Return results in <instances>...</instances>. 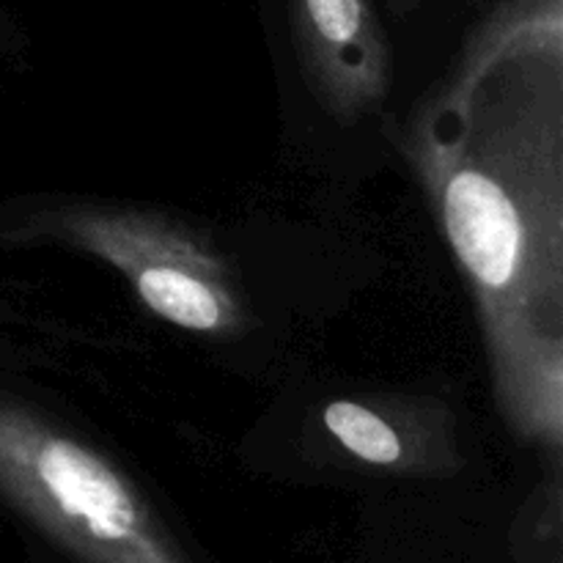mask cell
<instances>
[{
    "mask_svg": "<svg viewBox=\"0 0 563 563\" xmlns=\"http://www.w3.org/2000/svg\"><path fill=\"white\" fill-rule=\"evenodd\" d=\"M476 300L495 399L528 443L563 432V0H504L407 137Z\"/></svg>",
    "mask_w": 563,
    "mask_h": 563,
    "instance_id": "6da1fadb",
    "label": "cell"
},
{
    "mask_svg": "<svg viewBox=\"0 0 563 563\" xmlns=\"http://www.w3.org/2000/svg\"><path fill=\"white\" fill-rule=\"evenodd\" d=\"M427 3V0H388V5H390V14L394 16H410V14H416L418 9H421V5Z\"/></svg>",
    "mask_w": 563,
    "mask_h": 563,
    "instance_id": "8992f818",
    "label": "cell"
},
{
    "mask_svg": "<svg viewBox=\"0 0 563 563\" xmlns=\"http://www.w3.org/2000/svg\"><path fill=\"white\" fill-rule=\"evenodd\" d=\"M16 236L102 258L148 311L190 333L229 339L247 322L231 264L207 236L165 212L77 198L31 212Z\"/></svg>",
    "mask_w": 563,
    "mask_h": 563,
    "instance_id": "3957f363",
    "label": "cell"
},
{
    "mask_svg": "<svg viewBox=\"0 0 563 563\" xmlns=\"http://www.w3.org/2000/svg\"><path fill=\"white\" fill-rule=\"evenodd\" d=\"M308 91L330 119L355 124L394 91V47L374 0H284Z\"/></svg>",
    "mask_w": 563,
    "mask_h": 563,
    "instance_id": "277c9868",
    "label": "cell"
},
{
    "mask_svg": "<svg viewBox=\"0 0 563 563\" xmlns=\"http://www.w3.org/2000/svg\"><path fill=\"white\" fill-rule=\"evenodd\" d=\"M322 429L346 456L396 476H449L456 471L451 432H432V410L368 399L324 405Z\"/></svg>",
    "mask_w": 563,
    "mask_h": 563,
    "instance_id": "5b68a950",
    "label": "cell"
},
{
    "mask_svg": "<svg viewBox=\"0 0 563 563\" xmlns=\"http://www.w3.org/2000/svg\"><path fill=\"white\" fill-rule=\"evenodd\" d=\"M0 495L64 553L93 563L187 559L143 489L44 412L0 396Z\"/></svg>",
    "mask_w": 563,
    "mask_h": 563,
    "instance_id": "7a4b0ae2",
    "label": "cell"
}]
</instances>
